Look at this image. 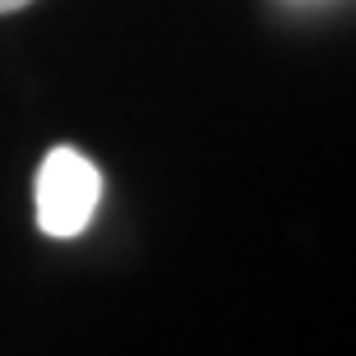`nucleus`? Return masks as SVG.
Masks as SVG:
<instances>
[{
    "label": "nucleus",
    "mask_w": 356,
    "mask_h": 356,
    "mask_svg": "<svg viewBox=\"0 0 356 356\" xmlns=\"http://www.w3.org/2000/svg\"><path fill=\"white\" fill-rule=\"evenodd\" d=\"M102 199V172L79 148H51L38 172V227L47 236H79Z\"/></svg>",
    "instance_id": "obj_1"
},
{
    "label": "nucleus",
    "mask_w": 356,
    "mask_h": 356,
    "mask_svg": "<svg viewBox=\"0 0 356 356\" xmlns=\"http://www.w3.org/2000/svg\"><path fill=\"white\" fill-rule=\"evenodd\" d=\"M24 5H33V0H0V14H14V10H24Z\"/></svg>",
    "instance_id": "obj_2"
}]
</instances>
